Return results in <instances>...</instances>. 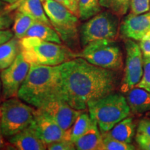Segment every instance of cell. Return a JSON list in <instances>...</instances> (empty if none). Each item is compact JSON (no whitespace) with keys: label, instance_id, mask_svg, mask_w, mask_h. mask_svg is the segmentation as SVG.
I'll return each mask as SVG.
<instances>
[{"label":"cell","instance_id":"cell-1","mask_svg":"<svg viewBox=\"0 0 150 150\" xmlns=\"http://www.w3.org/2000/svg\"><path fill=\"white\" fill-rule=\"evenodd\" d=\"M64 100L76 110L87 108L88 102L114 92L118 85L115 70L96 66L76 57L60 65Z\"/></svg>","mask_w":150,"mask_h":150},{"label":"cell","instance_id":"cell-2","mask_svg":"<svg viewBox=\"0 0 150 150\" xmlns=\"http://www.w3.org/2000/svg\"><path fill=\"white\" fill-rule=\"evenodd\" d=\"M18 97L38 109L52 101L64 100L60 65H31Z\"/></svg>","mask_w":150,"mask_h":150},{"label":"cell","instance_id":"cell-3","mask_svg":"<svg viewBox=\"0 0 150 150\" xmlns=\"http://www.w3.org/2000/svg\"><path fill=\"white\" fill-rule=\"evenodd\" d=\"M20 53L30 65L56 66L77 57V53L68 47L37 37L22 38L20 39Z\"/></svg>","mask_w":150,"mask_h":150},{"label":"cell","instance_id":"cell-4","mask_svg":"<svg viewBox=\"0 0 150 150\" xmlns=\"http://www.w3.org/2000/svg\"><path fill=\"white\" fill-rule=\"evenodd\" d=\"M87 108L102 134L110 130L118 122L129 117L131 112L126 97L121 93L113 92L90 101Z\"/></svg>","mask_w":150,"mask_h":150},{"label":"cell","instance_id":"cell-5","mask_svg":"<svg viewBox=\"0 0 150 150\" xmlns=\"http://www.w3.org/2000/svg\"><path fill=\"white\" fill-rule=\"evenodd\" d=\"M0 127L4 136L11 138L29 127L34 118V107L24 103L18 97L1 102Z\"/></svg>","mask_w":150,"mask_h":150},{"label":"cell","instance_id":"cell-6","mask_svg":"<svg viewBox=\"0 0 150 150\" xmlns=\"http://www.w3.org/2000/svg\"><path fill=\"white\" fill-rule=\"evenodd\" d=\"M52 27L67 46L74 47L79 38V17L55 0H40Z\"/></svg>","mask_w":150,"mask_h":150},{"label":"cell","instance_id":"cell-7","mask_svg":"<svg viewBox=\"0 0 150 150\" xmlns=\"http://www.w3.org/2000/svg\"><path fill=\"white\" fill-rule=\"evenodd\" d=\"M76 56L108 70H119L123 65L122 53L115 40L104 39L90 42Z\"/></svg>","mask_w":150,"mask_h":150},{"label":"cell","instance_id":"cell-8","mask_svg":"<svg viewBox=\"0 0 150 150\" xmlns=\"http://www.w3.org/2000/svg\"><path fill=\"white\" fill-rule=\"evenodd\" d=\"M119 31V19L117 15L110 11L99 13L80 27L81 45L84 47L95 40H115Z\"/></svg>","mask_w":150,"mask_h":150},{"label":"cell","instance_id":"cell-9","mask_svg":"<svg viewBox=\"0 0 150 150\" xmlns=\"http://www.w3.org/2000/svg\"><path fill=\"white\" fill-rule=\"evenodd\" d=\"M126 61L121 91L127 93L141 80L144 72V57L138 43L131 39L125 41Z\"/></svg>","mask_w":150,"mask_h":150},{"label":"cell","instance_id":"cell-10","mask_svg":"<svg viewBox=\"0 0 150 150\" xmlns=\"http://www.w3.org/2000/svg\"><path fill=\"white\" fill-rule=\"evenodd\" d=\"M30 66L20 53L10 66L1 70L2 99L18 97L19 89L27 77Z\"/></svg>","mask_w":150,"mask_h":150},{"label":"cell","instance_id":"cell-11","mask_svg":"<svg viewBox=\"0 0 150 150\" xmlns=\"http://www.w3.org/2000/svg\"><path fill=\"white\" fill-rule=\"evenodd\" d=\"M29 127L47 145L58 140H70V131L63 130L40 109L36 108L33 120Z\"/></svg>","mask_w":150,"mask_h":150},{"label":"cell","instance_id":"cell-12","mask_svg":"<svg viewBox=\"0 0 150 150\" xmlns=\"http://www.w3.org/2000/svg\"><path fill=\"white\" fill-rule=\"evenodd\" d=\"M63 130L70 131L78 116L83 110L73 108L64 100H56L40 108Z\"/></svg>","mask_w":150,"mask_h":150},{"label":"cell","instance_id":"cell-13","mask_svg":"<svg viewBox=\"0 0 150 150\" xmlns=\"http://www.w3.org/2000/svg\"><path fill=\"white\" fill-rule=\"evenodd\" d=\"M124 37L135 41H140L150 35V11L139 15L129 13L120 27Z\"/></svg>","mask_w":150,"mask_h":150},{"label":"cell","instance_id":"cell-14","mask_svg":"<svg viewBox=\"0 0 150 150\" xmlns=\"http://www.w3.org/2000/svg\"><path fill=\"white\" fill-rule=\"evenodd\" d=\"M9 142L19 150H45L47 145L28 127L9 138Z\"/></svg>","mask_w":150,"mask_h":150},{"label":"cell","instance_id":"cell-15","mask_svg":"<svg viewBox=\"0 0 150 150\" xmlns=\"http://www.w3.org/2000/svg\"><path fill=\"white\" fill-rule=\"evenodd\" d=\"M127 93V102L132 113L142 114L150 111V92L136 86Z\"/></svg>","mask_w":150,"mask_h":150},{"label":"cell","instance_id":"cell-16","mask_svg":"<svg viewBox=\"0 0 150 150\" xmlns=\"http://www.w3.org/2000/svg\"><path fill=\"white\" fill-rule=\"evenodd\" d=\"M135 132L136 124L134 118L129 116L118 122L110 130L102 134L120 141L131 143L135 136Z\"/></svg>","mask_w":150,"mask_h":150},{"label":"cell","instance_id":"cell-17","mask_svg":"<svg viewBox=\"0 0 150 150\" xmlns=\"http://www.w3.org/2000/svg\"><path fill=\"white\" fill-rule=\"evenodd\" d=\"M102 142V134L96 121L93 120L88 130L74 143L76 149L78 150H100Z\"/></svg>","mask_w":150,"mask_h":150},{"label":"cell","instance_id":"cell-18","mask_svg":"<svg viewBox=\"0 0 150 150\" xmlns=\"http://www.w3.org/2000/svg\"><path fill=\"white\" fill-rule=\"evenodd\" d=\"M16 11L27 15L36 22L52 26L40 0H25L19 6Z\"/></svg>","mask_w":150,"mask_h":150},{"label":"cell","instance_id":"cell-19","mask_svg":"<svg viewBox=\"0 0 150 150\" xmlns=\"http://www.w3.org/2000/svg\"><path fill=\"white\" fill-rule=\"evenodd\" d=\"M20 53V39L14 36L10 40L0 45V69L4 70L13 63Z\"/></svg>","mask_w":150,"mask_h":150},{"label":"cell","instance_id":"cell-20","mask_svg":"<svg viewBox=\"0 0 150 150\" xmlns=\"http://www.w3.org/2000/svg\"><path fill=\"white\" fill-rule=\"evenodd\" d=\"M37 37L41 40L62 44V40L57 31L52 26L36 22L26 33L25 37Z\"/></svg>","mask_w":150,"mask_h":150},{"label":"cell","instance_id":"cell-21","mask_svg":"<svg viewBox=\"0 0 150 150\" xmlns=\"http://www.w3.org/2000/svg\"><path fill=\"white\" fill-rule=\"evenodd\" d=\"M93 119L91 117L89 112L83 110L78 116L76 121L70 129V140L74 142L79 137L88 130L93 123Z\"/></svg>","mask_w":150,"mask_h":150},{"label":"cell","instance_id":"cell-22","mask_svg":"<svg viewBox=\"0 0 150 150\" xmlns=\"http://www.w3.org/2000/svg\"><path fill=\"white\" fill-rule=\"evenodd\" d=\"M35 22L36 21L30 16L16 11L13 24V32L14 33V36L18 39H22V38L25 37L28 30Z\"/></svg>","mask_w":150,"mask_h":150},{"label":"cell","instance_id":"cell-23","mask_svg":"<svg viewBox=\"0 0 150 150\" xmlns=\"http://www.w3.org/2000/svg\"><path fill=\"white\" fill-rule=\"evenodd\" d=\"M99 0H79V18L85 21L91 18L101 11Z\"/></svg>","mask_w":150,"mask_h":150},{"label":"cell","instance_id":"cell-24","mask_svg":"<svg viewBox=\"0 0 150 150\" xmlns=\"http://www.w3.org/2000/svg\"><path fill=\"white\" fill-rule=\"evenodd\" d=\"M131 0H99L101 6L110 12L122 16L125 15L130 8Z\"/></svg>","mask_w":150,"mask_h":150},{"label":"cell","instance_id":"cell-25","mask_svg":"<svg viewBox=\"0 0 150 150\" xmlns=\"http://www.w3.org/2000/svg\"><path fill=\"white\" fill-rule=\"evenodd\" d=\"M136 148L131 143H127L110 137L103 136L100 150H134Z\"/></svg>","mask_w":150,"mask_h":150},{"label":"cell","instance_id":"cell-26","mask_svg":"<svg viewBox=\"0 0 150 150\" xmlns=\"http://www.w3.org/2000/svg\"><path fill=\"white\" fill-rule=\"evenodd\" d=\"M131 13L139 15L150 11V0H131Z\"/></svg>","mask_w":150,"mask_h":150},{"label":"cell","instance_id":"cell-27","mask_svg":"<svg viewBox=\"0 0 150 150\" xmlns=\"http://www.w3.org/2000/svg\"><path fill=\"white\" fill-rule=\"evenodd\" d=\"M144 57V72L141 80L137 84V87L141 88L150 92V61Z\"/></svg>","mask_w":150,"mask_h":150},{"label":"cell","instance_id":"cell-28","mask_svg":"<svg viewBox=\"0 0 150 150\" xmlns=\"http://www.w3.org/2000/svg\"><path fill=\"white\" fill-rule=\"evenodd\" d=\"M49 150H74L76 149L74 143L70 140H61L47 145Z\"/></svg>","mask_w":150,"mask_h":150},{"label":"cell","instance_id":"cell-29","mask_svg":"<svg viewBox=\"0 0 150 150\" xmlns=\"http://www.w3.org/2000/svg\"><path fill=\"white\" fill-rule=\"evenodd\" d=\"M11 13L4 10L0 12V31L8 29L13 24L14 16Z\"/></svg>","mask_w":150,"mask_h":150},{"label":"cell","instance_id":"cell-30","mask_svg":"<svg viewBox=\"0 0 150 150\" xmlns=\"http://www.w3.org/2000/svg\"><path fill=\"white\" fill-rule=\"evenodd\" d=\"M137 133L150 137V117L140 120L137 127Z\"/></svg>","mask_w":150,"mask_h":150},{"label":"cell","instance_id":"cell-31","mask_svg":"<svg viewBox=\"0 0 150 150\" xmlns=\"http://www.w3.org/2000/svg\"><path fill=\"white\" fill-rule=\"evenodd\" d=\"M68 8L71 12L79 17V0H55Z\"/></svg>","mask_w":150,"mask_h":150},{"label":"cell","instance_id":"cell-32","mask_svg":"<svg viewBox=\"0 0 150 150\" xmlns=\"http://www.w3.org/2000/svg\"><path fill=\"white\" fill-rule=\"evenodd\" d=\"M136 141L140 149L143 150H150V137L137 133Z\"/></svg>","mask_w":150,"mask_h":150},{"label":"cell","instance_id":"cell-33","mask_svg":"<svg viewBox=\"0 0 150 150\" xmlns=\"http://www.w3.org/2000/svg\"><path fill=\"white\" fill-rule=\"evenodd\" d=\"M139 45L144 56H150V35L140 40Z\"/></svg>","mask_w":150,"mask_h":150},{"label":"cell","instance_id":"cell-34","mask_svg":"<svg viewBox=\"0 0 150 150\" xmlns=\"http://www.w3.org/2000/svg\"><path fill=\"white\" fill-rule=\"evenodd\" d=\"M14 37V33L13 31L6 29L0 31V45L6 42Z\"/></svg>","mask_w":150,"mask_h":150},{"label":"cell","instance_id":"cell-35","mask_svg":"<svg viewBox=\"0 0 150 150\" xmlns=\"http://www.w3.org/2000/svg\"><path fill=\"white\" fill-rule=\"evenodd\" d=\"M4 136L2 131H1V127H0V149H11V148L10 147H13L14 149H16V147H15L12 144H11L10 142H9V143H7V142L4 140Z\"/></svg>","mask_w":150,"mask_h":150},{"label":"cell","instance_id":"cell-36","mask_svg":"<svg viewBox=\"0 0 150 150\" xmlns=\"http://www.w3.org/2000/svg\"><path fill=\"white\" fill-rule=\"evenodd\" d=\"M24 1H25V0H18L16 2L12 4H8L6 6L4 11H7V12H12V11L16 10V9L18 8L19 6Z\"/></svg>","mask_w":150,"mask_h":150},{"label":"cell","instance_id":"cell-37","mask_svg":"<svg viewBox=\"0 0 150 150\" xmlns=\"http://www.w3.org/2000/svg\"><path fill=\"white\" fill-rule=\"evenodd\" d=\"M8 5V3H6V1H3V0H0V12L3 11L6 8V6Z\"/></svg>","mask_w":150,"mask_h":150},{"label":"cell","instance_id":"cell-38","mask_svg":"<svg viewBox=\"0 0 150 150\" xmlns=\"http://www.w3.org/2000/svg\"><path fill=\"white\" fill-rule=\"evenodd\" d=\"M1 69H0V101L2 99V85H1Z\"/></svg>","mask_w":150,"mask_h":150},{"label":"cell","instance_id":"cell-39","mask_svg":"<svg viewBox=\"0 0 150 150\" xmlns=\"http://www.w3.org/2000/svg\"><path fill=\"white\" fill-rule=\"evenodd\" d=\"M17 1H18V0H7V3L8 4H12L16 2Z\"/></svg>","mask_w":150,"mask_h":150},{"label":"cell","instance_id":"cell-40","mask_svg":"<svg viewBox=\"0 0 150 150\" xmlns=\"http://www.w3.org/2000/svg\"><path fill=\"white\" fill-rule=\"evenodd\" d=\"M0 103H1V101H0ZM1 106H0V120H1Z\"/></svg>","mask_w":150,"mask_h":150},{"label":"cell","instance_id":"cell-41","mask_svg":"<svg viewBox=\"0 0 150 150\" xmlns=\"http://www.w3.org/2000/svg\"><path fill=\"white\" fill-rule=\"evenodd\" d=\"M147 115L148 116V117H150V111L147 112Z\"/></svg>","mask_w":150,"mask_h":150},{"label":"cell","instance_id":"cell-42","mask_svg":"<svg viewBox=\"0 0 150 150\" xmlns=\"http://www.w3.org/2000/svg\"><path fill=\"white\" fill-rule=\"evenodd\" d=\"M145 57H146V58H147V59H149V61H150V56H145Z\"/></svg>","mask_w":150,"mask_h":150},{"label":"cell","instance_id":"cell-43","mask_svg":"<svg viewBox=\"0 0 150 150\" xmlns=\"http://www.w3.org/2000/svg\"><path fill=\"white\" fill-rule=\"evenodd\" d=\"M3 1H6V2L7 3V0H3Z\"/></svg>","mask_w":150,"mask_h":150}]
</instances>
